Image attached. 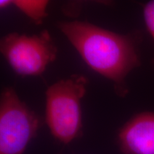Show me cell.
Instances as JSON below:
<instances>
[{
  "mask_svg": "<svg viewBox=\"0 0 154 154\" xmlns=\"http://www.w3.org/2000/svg\"><path fill=\"white\" fill-rule=\"evenodd\" d=\"M58 26L90 68L112 81L119 94L127 93L125 79L140 63L139 36L80 21L59 22Z\"/></svg>",
  "mask_w": 154,
  "mask_h": 154,
  "instance_id": "obj_1",
  "label": "cell"
},
{
  "mask_svg": "<svg viewBox=\"0 0 154 154\" xmlns=\"http://www.w3.org/2000/svg\"><path fill=\"white\" fill-rule=\"evenodd\" d=\"M87 80L74 75L54 83L46 92V123L56 139L69 143L82 128L81 102Z\"/></svg>",
  "mask_w": 154,
  "mask_h": 154,
  "instance_id": "obj_2",
  "label": "cell"
},
{
  "mask_svg": "<svg viewBox=\"0 0 154 154\" xmlns=\"http://www.w3.org/2000/svg\"><path fill=\"white\" fill-rule=\"evenodd\" d=\"M0 50L11 68L21 76L42 74L57 53L47 31L31 36L8 34L2 38Z\"/></svg>",
  "mask_w": 154,
  "mask_h": 154,
  "instance_id": "obj_3",
  "label": "cell"
},
{
  "mask_svg": "<svg viewBox=\"0 0 154 154\" xmlns=\"http://www.w3.org/2000/svg\"><path fill=\"white\" fill-rule=\"evenodd\" d=\"M39 119L12 88L0 99V154H23L39 128Z\"/></svg>",
  "mask_w": 154,
  "mask_h": 154,
  "instance_id": "obj_4",
  "label": "cell"
},
{
  "mask_svg": "<svg viewBox=\"0 0 154 154\" xmlns=\"http://www.w3.org/2000/svg\"><path fill=\"white\" fill-rule=\"evenodd\" d=\"M118 140L124 154H154V111L132 117L121 128Z\"/></svg>",
  "mask_w": 154,
  "mask_h": 154,
  "instance_id": "obj_5",
  "label": "cell"
},
{
  "mask_svg": "<svg viewBox=\"0 0 154 154\" xmlns=\"http://www.w3.org/2000/svg\"><path fill=\"white\" fill-rule=\"evenodd\" d=\"M49 2L46 0H14V5L36 24H41L47 16V8Z\"/></svg>",
  "mask_w": 154,
  "mask_h": 154,
  "instance_id": "obj_6",
  "label": "cell"
},
{
  "mask_svg": "<svg viewBox=\"0 0 154 154\" xmlns=\"http://www.w3.org/2000/svg\"><path fill=\"white\" fill-rule=\"evenodd\" d=\"M143 13L146 28L154 39V0L144 5Z\"/></svg>",
  "mask_w": 154,
  "mask_h": 154,
  "instance_id": "obj_7",
  "label": "cell"
},
{
  "mask_svg": "<svg viewBox=\"0 0 154 154\" xmlns=\"http://www.w3.org/2000/svg\"><path fill=\"white\" fill-rule=\"evenodd\" d=\"M11 5V1L10 0H1L0 1V7L1 9H5Z\"/></svg>",
  "mask_w": 154,
  "mask_h": 154,
  "instance_id": "obj_8",
  "label": "cell"
}]
</instances>
